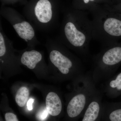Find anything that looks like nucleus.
I'll list each match as a JSON object with an SVG mask.
<instances>
[{"label":"nucleus","mask_w":121,"mask_h":121,"mask_svg":"<svg viewBox=\"0 0 121 121\" xmlns=\"http://www.w3.org/2000/svg\"><path fill=\"white\" fill-rule=\"evenodd\" d=\"M60 42L74 50L84 58L89 57V46L92 36V23L85 14L74 13L64 18L60 34Z\"/></svg>","instance_id":"f257e3e1"},{"label":"nucleus","mask_w":121,"mask_h":121,"mask_svg":"<svg viewBox=\"0 0 121 121\" xmlns=\"http://www.w3.org/2000/svg\"><path fill=\"white\" fill-rule=\"evenodd\" d=\"M75 92L68 104L67 113L68 117L77 119L82 117L91 99L97 91L91 72L76 78Z\"/></svg>","instance_id":"f03ea898"},{"label":"nucleus","mask_w":121,"mask_h":121,"mask_svg":"<svg viewBox=\"0 0 121 121\" xmlns=\"http://www.w3.org/2000/svg\"><path fill=\"white\" fill-rule=\"evenodd\" d=\"M93 60V80L96 84L104 82L114 75L121 64V46L114 43L104 47Z\"/></svg>","instance_id":"7ed1b4c3"},{"label":"nucleus","mask_w":121,"mask_h":121,"mask_svg":"<svg viewBox=\"0 0 121 121\" xmlns=\"http://www.w3.org/2000/svg\"><path fill=\"white\" fill-rule=\"evenodd\" d=\"M91 20L93 39L103 47L115 43L121 37V20L110 13H95Z\"/></svg>","instance_id":"20e7f679"},{"label":"nucleus","mask_w":121,"mask_h":121,"mask_svg":"<svg viewBox=\"0 0 121 121\" xmlns=\"http://www.w3.org/2000/svg\"><path fill=\"white\" fill-rule=\"evenodd\" d=\"M55 48L51 51V62L60 73L63 75L73 74L77 77L85 73L84 67L79 59L69 54L61 42L56 43Z\"/></svg>","instance_id":"39448f33"},{"label":"nucleus","mask_w":121,"mask_h":121,"mask_svg":"<svg viewBox=\"0 0 121 121\" xmlns=\"http://www.w3.org/2000/svg\"><path fill=\"white\" fill-rule=\"evenodd\" d=\"M103 94L98 89L84 111L82 121H102Z\"/></svg>","instance_id":"423d86ee"},{"label":"nucleus","mask_w":121,"mask_h":121,"mask_svg":"<svg viewBox=\"0 0 121 121\" xmlns=\"http://www.w3.org/2000/svg\"><path fill=\"white\" fill-rule=\"evenodd\" d=\"M34 10L36 18L41 23L47 24L52 19V6L49 0H39Z\"/></svg>","instance_id":"0eeeda50"},{"label":"nucleus","mask_w":121,"mask_h":121,"mask_svg":"<svg viewBox=\"0 0 121 121\" xmlns=\"http://www.w3.org/2000/svg\"><path fill=\"white\" fill-rule=\"evenodd\" d=\"M101 91L110 98H115L121 95V72L104 82Z\"/></svg>","instance_id":"6e6552de"},{"label":"nucleus","mask_w":121,"mask_h":121,"mask_svg":"<svg viewBox=\"0 0 121 121\" xmlns=\"http://www.w3.org/2000/svg\"><path fill=\"white\" fill-rule=\"evenodd\" d=\"M102 121H121V102L103 103Z\"/></svg>","instance_id":"1a4fd4ad"},{"label":"nucleus","mask_w":121,"mask_h":121,"mask_svg":"<svg viewBox=\"0 0 121 121\" xmlns=\"http://www.w3.org/2000/svg\"><path fill=\"white\" fill-rule=\"evenodd\" d=\"M12 25L19 36L27 42L31 41L35 38V30L29 22L26 21H17L13 22Z\"/></svg>","instance_id":"9d476101"},{"label":"nucleus","mask_w":121,"mask_h":121,"mask_svg":"<svg viewBox=\"0 0 121 121\" xmlns=\"http://www.w3.org/2000/svg\"><path fill=\"white\" fill-rule=\"evenodd\" d=\"M46 108L49 114L57 116L60 114L62 109V104L60 97L54 92H51L47 95Z\"/></svg>","instance_id":"9b49d317"},{"label":"nucleus","mask_w":121,"mask_h":121,"mask_svg":"<svg viewBox=\"0 0 121 121\" xmlns=\"http://www.w3.org/2000/svg\"><path fill=\"white\" fill-rule=\"evenodd\" d=\"M42 55L36 50L27 51L22 54L21 62L23 65L31 69H35L36 65L41 61Z\"/></svg>","instance_id":"f8f14e48"},{"label":"nucleus","mask_w":121,"mask_h":121,"mask_svg":"<svg viewBox=\"0 0 121 121\" xmlns=\"http://www.w3.org/2000/svg\"><path fill=\"white\" fill-rule=\"evenodd\" d=\"M29 96V91L25 87H22L18 90L15 97V100L17 105L23 107L27 102Z\"/></svg>","instance_id":"ddd939ff"},{"label":"nucleus","mask_w":121,"mask_h":121,"mask_svg":"<svg viewBox=\"0 0 121 121\" xmlns=\"http://www.w3.org/2000/svg\"><path fill=\"white\" fill-rule=\"evenodd\" d=\"M48 113L46 108H44L40 111L37 115V117L40 121H43L47 119L48 114Z\"/></svg>","instance_id":"4468645a"},{"label":"nucleus","mask_w":121,"mask_h":121,"mask_svg":"<svg viewBox=\"0 0 121 121\" xmlns=\"http://www.w3.org/2000/svg\"><path fill=\"white\" fill-rule=\"evenodd\" d=\"M6 121H19L16 115L12 113H7L5 115Z\"/></svg>","instance_id":"2eb2a0df"},{"label":"nucleus","mask_w":121,"mask_h":121,"mask_svg":"<svg viewBox=\"0 0 121 121\" xmlns=\"http://www.w3.org/2000/svg\"><path fill=\"white\" fill-rule=\"evenodd\" d=\"M34 99H30L27 102V107L29 110H32L33 109L32 104L34 102Z\"/></svg>","instance_id":"dca6fc26"},{"label":"nucleus","mask_w":121,"mask_h":121,"mask_svg":"<svg viewBox=\"0 0 121 121\" xmlns=\"http://www.w3.org/2000/svg\"><path fill=\"white\" fill-rule=\"evenodd\" d=\"M95 1V0H82L84 4H88L90 2H94Z\"/></svg>","instance_id":"f3484780"}]
</instances>
